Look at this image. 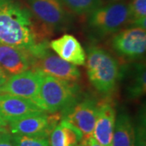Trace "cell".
Instances as JSON below:
<instances>
[{
	"instance_id": "1",
	"label": "cell",
	"mask_w": 146,
	"mask_h": 146,
	"mask_svg": "<svg viewBox=\"0 0 146 146\" xmlns=\"http://www.w3.org/2000/svg\"><path fill=\"white\" fill-rule=\"evenodd\" d=\"M51 33L20 2L9 0L0 7V43L24 50L34 59L50 48Z\"/></svg>"
},
{
	"instance_id": "2",
	"label": "cell",
	"mask_w": 146,
	"mask_h": 146,
	"mask_svg": "<svg viewBox=\"0 0 146 146\" xmlns=\"http://www.w3.org/2000/svg\"><path fill=\"white\" fill-rule=\"evenodd\" d=\"M85 65L89 81L94 89L105 96L113 94L120 76L117 59L102 47L89 46Z\"/></svg>"
},
{
	"instance_id": "3",
	"label": "cell",
	"mask_w": 146,
	"mask_h": 146,
	"mask_svg": "<svg viewBox=\"0 0 146 146\" xmlns=\"http://www.w3.org/2000/svg\"><path fill=\"white\" fill-rule=\"evenodd\" d=\"M78 91L79 87L76 82L44 75L33 102L46 113H58L76 102Z\"/></svg>"
},
{
	"instance_id": "4",
	"label": "cell",
	"mask_w": 146,
	"mask_h": 146,
	"mask_svg": "<svg viewBox=\"0 0 146 146\" xmlns=\"http://www.w3.org/2000/svg\"><path fill=\"white\" fill-rule=\"evenodd\" d=\"M128 4L118 3L100 6L89 13V25L100 36H107L120 31L129 24Z\"/></svg>"
},
{
	"instance_id": "5",
	"label": "cell",
	"mask_w": 146,
	"mask_h": 146,
	"mask_svg": "<svg viewBox=\"0 0 146 146\" xmlns=\"http://www.w3.org/2000/svg\"><path fill=\"white\" fill-rule=\"evenodd\" d=\"M58 113L41 114L25 117L8 123V131L11 135L42 136L48 137L61 119Z\"/></svg>"
},
{
	"instance_id": "6",
	"label": "cell",
	"mask_w": 146,
	"mask_h": 146,
	"mask_svg": "<svg viewBox=\"0 0 146 146\" xmlns=\"http://www.w3.org/2000/svg\"><path fill=\"white\" fill-rule=\"evenodd\" d=\"M28 3L33 16L51 31L71 23V15L61 0H28Z\"/></svg>"
},
{
	"instance_id": "7",
	"label": "cell",
	"mask_w": 146,
	"mask_h": 146,
	"mask_svg": "<svg viewBox=\"0 0 146 146\" xmlns=\"http://www.w3.org/2000/svg\"><path fill=\"white\" fill-rule=\"evenodd\" d=\"M33 69L40 71L45 76H50L70 82H76L81 77L78 68L72 63L50 52V48L39 56L34 58Z\"/></svg>"
},
{
	"instance_id": "8",
	"label": "cell",
	"mask_w": 146,
	"mask_h": 146,
	"mask_svg": "<svg viewBox=\"0 0 146 146\" xmlns=\"http://www.w3.org/2000/svg\"><path fill=\"white\" fill-rule=\"evenodd\" d=\"M111 46L122 57L128 59L142 58L146 50L145 29L131 27L117 32L112 38Z\"/></svg>"
},
{
	"instance_id": "9",
	"label": "cell",
	"mask_w": 146,
	"mask_h": 146,
	"mask_svg": "<svg viewBox=\"0 0 146 146\" xmlns=\"http://www.w3.org/2000/svg\"><path fill=\"white\" fill-rule=\"evenodd\" d=\"M98 105L93 99L86 98L75 102L62 111L61 116L77 127L83 134V139L93 135L95 121L98 115Z\"/></svg>"
},
{
	"instance_id": "10",
	"label": "cell",
	"mask_w": 146,
	"mask_h": 146,
	"mask_svg": "<svg viewBox=\"0 0 146 146\" xmlns=\"http://www.w3.org/2000/svg\"><path fill=\"white\" fill-rule=\"evenodd\" d=\"M44 74L36 69L9 76L1 88L0 94H10L34 102L38 94Z\"/></svg>"
},
{
	"instance_id": "11",
	"label": "cell",
	"mask_w": 146,
	"mask_h": 146,
	"mask_svg": "<svg viewBox=\"0 0 146 146\" xmlns=\"http://www.w3.org/2000/svg\"><path fill=\"white\" fill-rule=\"evenodd\" d=\"M43 112L32 100L0 94V115L7 123Z\"/></svg>"
},
{
	"instance_id": "12",
	"label": "cell",
	"mask_w": 146,
	"mask_h": 146,
	"mask_svg": "<svg viewBox=\"0 0 146 146\" xmlns=\"http://www.w3.org/2000/svg\"><path fill=\"white\" fill-rule=\"evenodd\" d=\"M33 57L17 47L0 43V68L9 76L33 69Z\"/></svg>"
},
{
	"instance_id": "13",
	"label": "cell",
	"mask_w": 146,
	"mask_h": 146,
	"mask_svg": "<svg viewBox=\"0 0 146 146\" xmlns=\"http://www.w3.org/2000/svg\"><path fill=\"white\" fill-rule=\"evenodd\" d=\"M49 47L58 57L76 66H84L86 53L80 42L72 35L63 34L49 42Z\"/></svg>"
},
{
	"instance_id": "14",
	"label": "cell",
	"mask_w": 146,
	"mask_h": 146,
	"mask_svg": "<svg viewBox=\"0 0 146 146\" xmlns=\"http://www.w3.org/2000/svg\"><path fill=\"white\" fill-rule=\"evenodd\" d=\"M116 119V110L109 102L98 106L92 136L103 146H112L113 133Z\"/></svg>"
},
{
	"instance_id": "15",
	"label": "cell",
	"mask_w": 146,
	"mask_h": 146,
	"mask_svg": "<svg viewBox=\"0 0 146 146\" xmlns=\"http://www.w3.org/2000/svg\"><path fill=\"white\" fill-rule=\"evenodd\" d=\"M50 146H74L83 139V134L67 120L62 119L50 135Z\"/></svg>"
},
{
	"instance_id": "16",
	"label": "cell",
	"mask_w": 146,
	"mask_h": 146,
	"mask_svg": "<svg viewBox=\"0 0 146 146\" xmlns=\"http://www.w3.org/2000/svg\"><path fill=\"white\" fill-rule=\"evenodd\" d=\"M133 134V124L130 116L124 112L116 115L112 146H132Z\"/></svg>"
},
{
	"instance_id": "17",
	"label": "cell",
	"mask_w": 146,
	"mask_h": 146,
	"mask_svg": "<svg viewBox=\"0 0 146 146\" xmlns=\"http://www.w3.org/2000/svg\"><path fill=\"white\" fill-rule=\"evenodd\" d=\"M127 97L129 99H138L145 94L146 72L144 63H138L135 67L133 77L127 86Z\"/></svg>"
},
{
	"instance_id": "18",
	"label": "cell",
	"mask_w": 146,
	"mask_h": 146,
	"mask_svg": "<svg viewBox=\"0 0 146 146\" xmlns=\"http://www.w3.org/2000/svg\"><path fill=\"white\" fill-rule=\"evenodd\" d=\"M130 21L133 27L145 29L146 27V0H131L128 4Z\"/></svg>"
},
{
	"instance_id": "19",
	"label": "cell",
	"mask_w": 146,
	"mask_h": 146,
	"mask_svg": "<svg viewBox=\"0 0 146 146\" xmlns=\"http://www.w3.org/2000/svg\"><path fill=\"white\" fill-rule=\"evenodd\" d=\"M63 4L76 15H86L102 5V0H61Z\"/></svg>"
},
{
	"instance_id": "20",
	"label": "cell",
	"mask_w": 146,
	"mask_h": 146,
	"mask_svg": "<svg viewBox=\"0 0 146 146\" xmlns=\"http://www.w3.org/2000/svg\"><path fill=\"white\" fill-rule=\"evenodd\" d=\"M15 146H50L48 137L12 135Z\"/></svg>"
},
{
	"instance_id": "21",
	"label": "cell",
	"mask_w": 146,
	"mask_h": 146,
	"mask_svg": "<svg viewBox=\"0 0 146 146\" xmlns=\"http://www.w3.org/2000/svg\"><path fill=\"white\" fill-rule=\"evenodd\" d=\"M133 143L132 146H146V126L145 114L140 113L137 123L133 126Z\"/></svg>"
},
{
	"instance_id": "22",
	"label": "cell",
	"mask_w": 146,
	"mask_h": 146,
	"mask_svg": "<svg viewBox=\"0 0 146 146\" xmlns=\"http://www.w3.org/2000/svg\"><path fill=\"white\" fill-rule=\"evenodd\" d=\"M0 146H15L12 136L9 132L4 133L0 137Z\"/></svg>"
},
{
	"instance_id": "23",
	"label": "cell",
	"mask_w": 146,
	"mask_h": 146,
	"mask_svg": "<svg viewBox=\"0 0 146 146\" xmlns=\"http://www.w3.org/2000/svg\"><path fill=\"white\" fill-rule=\"evenodd\" d=\"M80 142H81L80 145L82 146H103L96 141L93 136H90V137L85 138V139H82V141Z\"/></svg>"
},
{
	"instance_id": "24",
	"label": "cell",
	"mask_w": 146,
	"mask_h": 146,
	"mask_svg": "<svg viewBox=\"0 0 146 146\" xmlns=\"http://www.w3.org/2000/svg\"><path fill=\"white\" fill-rule=\"evenodd\" d=\"M8 78H9V76L0 68V88L7 82Z\"/></svg>"
},
{
	"instance_id": "25",
	"label": "cell",
	"mask_w": 146,
	"mask_h": 146,
	"mask_svg": "<svg viewBox=\"0 0 146 146\" xmlns=\"http://www.w3.org/2000/svg\"><path fill=\"white\" fill-rule=\"evenodd\" d=\"M0 130L3 131H8V123L3 119V117L0 115Z\"/></svg>"
},
{
	"instance_id": "26",
	"label": "cell",
	"mask_w": 146,
	"mask_h": 146,
	"mask_svg": "<svg viewBox=\"0 0 146 146\" xmlns=\"http://www.w3.org/2000/svg\"><path fill=\"white\" fill-rule=\"evenodd\" d=\"M9 0H0V7L2 5H3L4 3H6L7 2H8Z\"/></svg>"
},
{
	"instance_id": "27",
	"label": "cell",
	"mask_w": 146,
	"mask_h": 146,
	"mask_svg": "<svg viewBox=\"0 0 146 146\" xmlns=\"http://www.w3.org/2000/svg\"><path fill=\"white\" fill-rule=\"evenodd\" d=\"M7 132H9V131H3L0 130V137L3 136V135L4 133H7Z\"/></svg>"
},
{
	"instance_id": "28",
	"label": "cell",
	"mask_w": 146,
	"mask_h": 146,
	"mask_svg": "<svg viewBox=\"0 0 146 146\" xmlns=\"http://www.w3.org/2000/svg\"><path fill=\"white\" fill-rule=\"evenodd\" d=\"M74 146H82L81 145H74Z\"/></svg>"
}]
</instances>
